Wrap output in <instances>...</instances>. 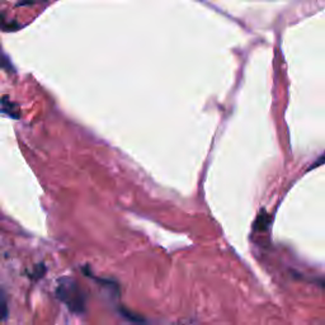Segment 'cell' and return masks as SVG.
Returning a JSON list of instances; mask_svg holds the SVG:
<instances>
[{
    "instance_id": "obj_1",
    "label": "cell",
    "mask_w": 325,
    "mask_h": 325,
    "mask_svg": "<svg viewBox=\"0 0 325 325\" xmlns=\"http://www.w3.org/2000/svg\"><path fill=\"white\" fill-rule=\"evenodd\" d=\"M56 296L59 300L63 301L71 311L74 313H83L84 311V297L80 288L71 278L64 277L59 280Z\"/></svg>"
},
{
    "instance_id": "obj_4",
    "label": "cell",
    "mask_w": 325,
    "mask_h": 325,
    "mask_svg": "<svg viewBox=\"0 0 325 325\" xmlns=\"http://www.w3.org/2000/svg\"><path fill=\"white\" fill-rule=\"evenodd\" d=\"M0 68L4 69L5 71H9V73L14 71V68H13L10 60L8 59V56L3 52H0Z\"/></svg>"
},
{
    "instance_id": "obj_3",
    "label": "cell",
    "mask_w": 325,
    "mask_h": 325,
    "mask_svg": "<svg viewBox=\"0 0 325 325\" xmlns=\"http://www.w3.org/2000/svg\"><path fill=\"white\" fill-rule=\"evenodd\" d=\"M8 314H9V310H8L7 295H5V291L0 288V323L7 320Z\"/></svg>"
},
{
    "instance_id": "obj_2",
    "label": "cell",
    "mask_w": 325,
    "mask_h": 325,
    "mask_svg": "<svg viewBox=\"0 0 325 325\" xmlns=\"http://www.w3.org/2000/svg\"><path fill=\"white\" fill-rule=\"evenodd\" d=\"M0 104H2L3 113H5V115L9 116V117L12 118L19 117V110H18V105L10 102V100H8V98H3Z\"/></svg>"
}]
</instances>
